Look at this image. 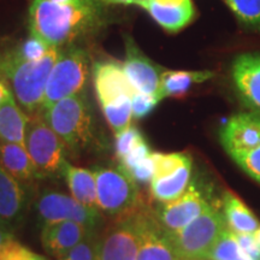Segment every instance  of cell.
Returning a JSON list of instances; mask_svg holds the SVG:
<instances>
[{"instance_id": "25", "label": "cell", "mask_w": 260, "mask_h": 260, "mask_svg": "<svg viewBox=\"0 0 260 260\" xmlns=\"http://www.w3.org/2000/svg\"><path fill=\"white\" fill-rule=\"evenodd\" d=\"M207 260H256L245 252L236 234L226 228L211 251Z\"/></svg>"}, {"instance_id": "9", "label": "cell", "mask_w": 260, "mask_h": 260, "mask_svg": "<svg viewBox=\"0 0 260 260\" xmlns=\"http://www.w3.org/2000/svg\"><path fill=\"white\" fill-rule=\"evenodd\" d=\"M24 147L40 178L61 174L65 161V145L41 115L29 117Z\"/></svg>"}, {"instance_id": "2", "label": "cell", "mask_w": 260, "mask_h": 260, "mask_svg": "<svg viewBox=\"0 0 260 260\" xmlns=\"http://www.w3.org/2000/svg\"><path fill=\"white\" fill-rule=\"evenodd\" d=\"M59 53V48L52 47L41 59L22 60L11 50L3 52L5 80L11 83L21 106L31 116L41 112L48 79Z\"/></svg>"}, {"instance_id": "30", "label": "cell", "mask_w": 260, "mask_h": 260, "mask_svg": "<svg viewBox=\"0 0 260 260\" xmlns=\"http://www.w3.org/2000/svg\"><path fill=\"white\" fill-rule=\"evenodd\" d=\"M145 142L144 136L136 126L130 125L128 129L116 136V157L118 160L124 158L130 151Z\"/></svg>"}, {"instance_id": "7", "label": "cell", "mask_w": 260, "mask_h": 260, "mask_svg": "<svg viewBox=\"0 0 260 260\" xmlns=\"http://www.w3.org/2000/svg\"><path fill=\"white\" fill-rule=\"evenodd\" d=\"M88 54L82 48L70 46L60 51L48 79L41 112L64 98L79 94L88 76Z\"/></svg>"}, {"instance_id": "11", "label": "cell", "mask_w": 260, "mask_h": 260, "mask_svg": "<svg viewBox=\"0 0 260 260\" xmlns=\"http://www.w3.org/2000/svg\"><path fill=\"white\" fill-rule=\"evenodd\" d=\"M209 205L197 184H189L180 198L161 204L154 213L158 222L169 234H176L198 218Z\"/></svg>"}, {"instance_id": "40", "label": "cell", "mask_w": 260, "mask_h": 260, "mask_svg": "<svg viewBox=\"0 0 260 260\" xmlns=\"http://www.w3.org/2000/svg\"><path fill=\"white\" fill-rule=\"evenodd\" d=\"M253 236H254V240H255L256 245H258L259 248H260V228H259L258 230H256L255 234H254V235H253Z\"/></svg>"}, {"instance_id": "28", "label": "cell", "mask_w": 260, "mask_h": 260, "mask_svg": "<svg viewBox=\"0 0 260 260\" xmlns=\"http://www.w3.org/2000/svg\"><path fill=\"white\" fill-rule=\"evenodd\" d=\"M99 246L100 236L98 232H90L86 239L60 260H99Z\"/></svg>"}, {"instance_id": "16", "label": "cell", "mask_w": 260, "mask_h": 260, "mask_svg": "<svg viewBox=\"0 0 260 260\" xmlns=\"http://www.w3.org/2000/svg\"><path fill=\"white\" fill-rule=\"evenodd\" d=\"M90 230L87 226L76 222H59L46 224L42 226L41 243L47 253L60 260L89 235Z\"/></svg>"}, {"instance_id": "26", "label": "cell", "mask_w": 260, "mask_h": 260, "mask_svg": "<svg viewBox=\"0 0 260 260\" xmlns=\"http://www.w3.org/2000/svg\"><path fill=\"white\" fill-rule=\"evenodd\" d=\"M243 25L260 30V0H224Z\"/></svg>"}, {"instance_id": "32", "label": "cell", "mask_w": 260, "mask_h": 260, "mask_svg": "<svg viewBox=\"0 0 260 260\" xmlns=\"http://www.w3.org/2000/svg\"><path fill=\"white\" fill-rule=\"evenodd\" d=\"M233 159L247 175L260 183V146L246 153L237 154Z\"/></svg>"}, {"instance_id": "38", "label": "cell", "mask_w": 260, "mask_h": 260, "mask_svg": "<svg viewBox=\"0 0 260 260\" xmlns=\"http://www.w3.org/2000/svg\"><path fill=\"white\" fill-rule=\"evenodd\" d=\"M104 4H125V5H139L142 0H102Z\"/></svg>"}, {"instance_id": "13", "label": "cell", "mask_w": 260, "mask_h": 260, "mask_svg": "<svg viewBox=\"0 0 260 260\" xmlns=\"http://www.w3.org/2000/svg\"><path fill=\"white\" fill-rule=\"evenodd\" d=\"M122 67L133 89L160 98L161 76L165 70L146 57L130 37H125V60Z\"/></svg>"}, {"instance_id": "12", "label": "cell", "mask_w": 260, "mask_h": 260, "mask_svg": "<svg viewBox=\"0 0 260 260\" xmlns=\"http://www.w3.org/2000/svg\"><path fill=\"white\" fill-rule=\"evenodd\" d=\"M29 205L27 188L0 165V225L14 235L23 225Z\"/></svg>"}, {"instance_id": "6", "label": "cell", "mask_w": 260, "mask_h": 260, "mask_svg": "<svg viewBox=\"0 0 260 260\" xmlns=\"http://www.w3.org/2000/svg\"><path fill=\"white\" fill-rule=\"evenodd\" d=\"M226 228L224 214L209 205L198 218L170 237L180 259L207 260Z\"/></svg>"}, {"instance_id": "31", "label": "cell", "mask_w": 260, "mask_h": 260, "mask_svg": "<svg viewBox=\"0 0 260 260\" xmlns=\"http://www.w3.org/2000/svg\"><path fill=\"white\" fill-rule=\"evenodd\" d=\"M160 102V98L157 95H151V94H145L138 90H133L132 95V110H133V117L135 118H144V117L148 116L158 103Z\"/></svg>"}, {"instance_id": "34", "label": "cell", "mask_w": 260, "mask_h": 260, "mask_svg": "<svg viewBox=\"0 0 260 260\" xmlns=\"http://www.w3.org/2000/svg\"><path fill=\"white\" fill-rule=\"evenodd\" d=\"M126 175L136 183H151L154 177V160L152 158V154L146 158L145 160H142L140 164L136 165V167L130 169L126 172Z\"/></svg>"}, {"instance_id": "4", "label": "cell", "mask_w": 260, "mask_h": 260, "mask_svg": "<svg viewBox=\"0 0 260 260\" xmlns=\"http://www.w3.org/2000/svg\"><path fill=\"white\" fill-rule=\"evenodd\" d=\"M39 115L73 152H80L94 140L92 113L81 94L64 98Z\"/></svg>"}, {"instance_id": "1", "label": "cell", "mask_w": 260, "mask_h": 260, "mask_svg": "<svg viewBox=\"0 0 260 260\" xmlns=\"http://www.w3.org/2000/svg\"><path fill=\"white\" fill-rule=\"evenodd\" d=\"M104 22L102 0H34L29 9V30L51 47L59 48L95 31Z\"/></svg>"}, {"instance_id": "18", "label": "cell", "mask_w": 260, "mask_h": 260, "mask_svg": "<svg viewBox=\"0 0 260 260\" xmlns=\"http://www.w3.org/2000/svg\"><path fill=\"white\" fill-rule=\"evenodd\" d=\"M232 74L242 99L260 111V54H240L234 60Z\"/></svg>"}, {"instance_id": "22", "label": "cell", "mask_w": 260, "mask_h": 260, "mask_svg": "<svg viewBox=\"0 0 260 260\" xmlns=\"http://www.w3.org/2000/svg\"><path fill=\"white\" fill-rule=\"evenodd\" d=\"M223 207L228 229L236 235H254L260 228L259 220L252 211L232 191L224 194Z\"/></svg>"}, {"instance_id": "19", "label": "cell", "mask_w": 260, "mask_h": 260, "mask_svg": "<svg viewBox=\"0 0 260 260\" xmlns=\"http://www.w3.org/2000/svg\"><path fill=\"white\" fill-rule=\"evenodd\" d=\"M29 117L15 102L12 93L0 105V141L24 146Z\"/></svg>"}, {"instance_id": "3", "label": "cell", "mask_w": 260, "mask_h": 260, "mask_svg": "<svg viewBox=\"0 0 260 260\" xmlns=\"http://www.w3.org/2000/svg\"><path fill=\"white\" fill-rule=\"evenodd\" d=\"M94 88L98 102L110 128L119 135L130 126L133 117V87L123 67L117 61L105 60L94 64Z\"/></svg>"}, {"instance_id": "8", "label": "cell", "mask_w": 260, "mask_h": 260, "mask_svg": "<svg viewBox=\"0 0 260 260\" xmlns=\"http://www.w3.org/2000/svg\"><path fill=\"white\" fill-rule=\"evenodd\" d=\"M147 204L124 216L112 218L100 236L99 260H136L142 241Z\"/></svg>"}, {"instance_id": "39", "label": "cell", "mask_w": 260, "mask_h": 260, "mask_svg": "<svg viewBox=\"0 0 260 260\" xmlns=\"http://www.w3.org/2000/svg\"><path fill=\"white\" fill-rule=\"evenodd\" d=\"M3 60H4V58H3V52H0V81L5 80L4 68H3ZM5 81H6V80H5Z\"/></svg>"}, {"instance_id": "20", "label": "cell", "mask_w": 260, "mask_h": 260, "mask_svg": "<svg viewBox=\"0 0 260 260\" xmlns=\"http://www.w3.org/2000/svg\"><path fill=\"white\" fill-rule=\"evenodd\" d=\"M0 165L21 182H30L35 178H40L27 149L18 144L0 142Z\"/></svg>"}, {"instance_id": "27", "label": "cell", "mask_w": 260, "mask_h": 260, "mask_svg": "<svg viewBox=\"0 0 260 260\" xmlns=\"http://www.w3.org/2000/svg\"><path fill=\"white\" fill-rule=\"evenodd\" d=\"M51 48L47 42L41 40L37 35L30 34L27 40H24L15 48H11V51L16 57L22 60H39L46 56Z\"/></svg>"}, {"instance_id": "23", "label": "cell", "mask_w": 260, "mask_h": 260, "mask_svg": "<svg viewBox=\"0 0 260 260\" xmlns=\"http://www.w3.org/2000/svg\"><path fill=\"white\" fill-rule=\"evenodd\" d=\"M191 177V160L182 165L176 171L167 176L153 178L151 182V194L160 204L180 198L189 187Z\"/></svg>"}, {"instance_id": "36", "label": "cell", "mask_w": 260, "mask_h": 260, "mask_svg": "<svg viewBox=\"0 0 260 260\" xmlns=\"http://www.w3.org/2000/svg\"><path fill=\"white\" fill-rule=\"evenodd\" d=\"M12 240H14V235L10 234L9 232H6L4 228L0 225V249H2L5 245H8L9 242H11Z\"/></svg>"}, {"instance_id": "10", "label": "cell", "mask_w": 260, "mask_h": 260, "mask_svg": "<svg viewBox=\"0 0 260 260\" xmlns=\"http://www.w3.org/2000/svg\"><path fill=\"white\" fill-rule=\"evenodd\" d=\"M37 212L42 225L70 220L96 232L103 223L99 209L86 206L74 197L56 190H44L39 195Z\"/></svg>"}, {"instance_id": "33", "label": "cell", "mask_w": 260, "mask_h": 260, "mask_svg": "<svg viewBox=\"0 0 260 260\" xmlns=\"http://www.w3.org/2000/svg\"><path fill=\"white\" fill-rule=\"evenodd\" d=\"M0 260H48L40 254L31 252L15 240L0 249Z\"/></svg>"}, {"instance_id": "17", "label": "cell", "mask_w": 260, "mask_h": 260, "mask_svg": "<svg viewBox=\"0 0 260 260\" xmlns=\"http://www.w3.org/2000/svg\"><path fill=\"white\" fill-rule=\"evenodd\" d=\"M145 9L162 29L176 32L190 23L194 17L191 0H142Z\"/></svg>"}, {"instance_id": "15", "label": "cell", "mask_w": 260, "mask_h": 260, "mask_svg": "<svg viewBox=\"0 0 260 260\" xmlns=\"http://www.w3.org/2000/svg\"><path fill=\"white\" fill-rule=\"evenodd\" d=\"M136 260H180L167 230L160 225L151 207H146L142 241Z\"/></svg>"}, {"instance_id": "21", "label": "cell", "mask_w": 260, "mask_h": 260, "mask_svg": "<svg viewBox=\"0 0 260 260\" xmlns=\"http://www.w3.org/2000/svg\"><path fill=\"white\" fill-rule=\"evenodd\" d=\"M61 175L67 181L73 197L79 203L89 207H96V180L94 172L83 168L73 167L65 160Z\"/></svg>"}, {"instance_id": "35", "label": "cell", "mask_w": 260, "mask_h": 260, "mask_svg": "<svg viewBox=\"0 0 260 260\" xmlns=\"http://www.w3.org/2000/svg\"><path fill=\"white\" fill-rule=\"evenodd\" d=\"M151 154V148H149L147 142H142L141 145H139L138 147H135L133 151H130L124 158H122L121 160H119L118 169L124 172V174H126L130 169L136 167V165L140 164L142 160H145V159L149 157Z\"/></svg>"}, {"instance_id": "41", "label": "cell", "mask_w": 260, "mask_h": 260, "mask_svg": "<svg viewBox=\"0 0 260 260\" xmlns=\"http://www.w3.org/2000/svg\"><path fill=\"white\" fill-rule=\"evenodd\" d=\"M180 260H201V259H180Z\"/></svg>"}, {"instance_id": "29", "label": "cell", "mask_w": 260, "mask_h": 260, "mask_svg": "<svg viewBox=\"0 0 260 260\" xmlns=\"http://www.w3.org/2000/svg\"><path fill=\"white\" fill-rule=\"evenodd\" d=\"M154 160V177H162L176 171L178 168L191 160L189 155L184 153H152Z\"/></svg>"}, {"instance_id": "5", "label": "cell", "mask_w": 260, "mask_h": 260, "mask_svg": "<svg viewBox=\"0 0 260 260\" xmlns=\"http://www.w3.org/2000/svg\"><path fill=\"white\" fill-rule=\"evenodd\" d=\"M96 206L111 218L124 216L145 204L138 183L118 168H95Z\"/></svg>"}, {"instance_id": "14", "label": "cell", "mask_w": 260, "mask_h": 260, "mask_svg": "<svg viewBox=\"0 0 260 260\" xmlns=\"http://www.w3.org/2000/svg\"><path fill=\"white\" fill-rule=\"evenodd\" d=\"M222 146L230 157L246 153L260 146V116L239 113L229 118L219 132Z\"/></svg>"}, {"instance_id": "37", "label": "cell", "mask_w": 260, "mask_h": 260, "mask_svg": "<svg viewBox=\"0 0 260 260\" xmlns=\"http://www.w3.org/2000/svg\"><path fill=\"white\" fill-rule=\"evenodd\" d=\"M10 93H11V90L9 89L8 83L5 82V80L0 81V105H2L3 102H4Z\"/></svg>"}, {"instance_id": "24", "label": "cell", "mask_w": 260, "mask_h": 260, "mask_svg": "<svg viewBox=\"0 0 260 260\" xmlns=\"http://www.w3.org/2000/svg\"><path fill=\"white\" fill-rule=\"evenodd\" d=\"M213 76L211 71H169L161 76L160 98L184 95L193 84L203 83Z\"/></svg>"}]
</instances>
